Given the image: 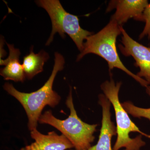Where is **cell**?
I'll list each match as a JSON object with an SVG mask.
<instances>
[{
    "mask_svg": "<svg viewBox=\"0 0 150 150\" xmlns=\"http://www.w3.org/2000/svg\"><path fill=\"white\" fill-rule=\"evenodd\" d=\"M65 59L58 52L55 53L54 65L49 79L36 91L25 93L18 91L11 84L6 83L3 87L10 95L21 103L28 118V128L30 131L36 129L41 112L46 105L54 107L58 105L61 97L53 89V83L57 73L64 68Z\"/></svg>",
    "mask_w": 150,
    "mask_h": 150,
    "instance_id": "6da1fadb",
    "label": "cell"
},
{
    "mask_svg": "<svg viewBox=\"0 0 150 150\" xmlns=\"http://www.w3.org/2000/svg\"><path fill=\"white\" fill-rule=\"evenodd\" d=\"M121 26L116 22L110 20L109 23L100 31L88 37L84 43L83 50L78 56L77 61H80L86 54H96L107 62L110 71L115 68L120 69L134 78L141 85L146 87L149 83L130 71L119 58L116 42L117 36L121 33Z\"/></svg>",
    "mask_w": 150,
    "mask_h": 150,
    "instance_id": "7a4b0ae2",
    "label": "cell"
},
{
    "mask_svg": "<svg viewBox=\"0 0 150 150\" xmlns=\"http://www.w3.org/2000/svg\"><path fill=\"white\" fill-rule=\"evenodd\" d=\"M66 103L70 110L69 116L67 119H58L51 110H48L41 115L38 122L49 124L61 131L69 140L76 150L88 149L94 140L93 134L96 131L97 125L85 123L78 117L73 103L71 87Z\"/></svg>",
    "mask_w": 150,
    "mask_h": 150,
    "instance_id": "3957f363",
    "label": "cell"
},
{
    "mask_svg": "<svg viewBox=\"0 0 150 150\" xmlns=\"http://www.w3.org/2000/svg\"><path fill=\"white\" fill-rule=\"evenodd\" d=\"M121 85V82L115 84L111 79L110 81H106L101 86L105 95L112 103L115 110L117 138L113 150H119L122 148H125L124 150H139L146 144L142 140V136L140 135L136 138L131 139L129 134L131 132H138L148 138H150V136L140 131L131 121L128 112L119 101L118 93Z\"/></svg>",
    "mask_w": 150,
    "mask_h": 150,
    "instance_id": "277c9868",
    "label": "cell"
},
{
    "mask_svg": "<svg viewBox=\"0 0 150 150\" xmlns=\"http://www.w3.org/2000/svg\"><path fill=\"white\" fill-rule=\"evenodd\" d=\"M36 4L46 10L52 23V31L46 42L48 46L53 41L54 35L58 33L63 38L67 33L76 45L79 51L83 49V41L93 33L83 29L79 24L77 16L71 14L65 10L59 0H39Z\"/></svg>",
    "mask_w": 150,
    "mask_h": 150,
    "instance_id": "5b68a950",
    "label": "cell"
},
{
    "mask_svg": "<svg viewBox=\"0 0 150 150\" xmlns=\"http://www.w3.org/2000/svg\"><path fill=\"white\" fill-rule=\"evenodd\" d=\"M122 42L118 45L121 53L126 56H132L135 60L134 65L139 67L140 71L137 76L144 77L150 84V48L146 47L135 41L121 26Z\"/></svg>",
    "mask_w": 150,
    "mask_h": 150,
    "instance_id": "8992f818",
    "label": "cell"
},
{
    "mask_svg": "<svg viewBox=\"0 0 150 150\" xmlns=\"http://www.w3.org/2000/svg\"><path fill=\"white\" fill-rule=\"evenodd\" d=\"M148 4L147 0L111 1L108 4L106 11L116 9L115 13L110 20L122 26L123 23L132 18L142 21V14Z\"/></svg>",
    "mask_w": 150,
    "mask_h": 150,
    "instance_id": "52a82bcc",
    "label": "cell"
},
{
    "mask_svg": "<svg viewBox=\"0 0 150 150\" xmlns=\"http://www.w3.org/2000/svg\"><path fill=\"white\" fill-rule=\"evenodd\" d=\"M30 136L35 142L20 150H66L74 147L63 134L59 135L54 131L44 135L36 128L31 131Z\"/></svg>",
    "mask_w": 150,
    "mask_h": 150,
    "instance_id": "ba28073f",
    "label": "cell"
},
{
    "mask_svg": "<svg viewBox=\"0 0 150 150\" xmlns=\"http://www.w3.org/2000/svg\"><path fill=\"white\" fill-rule=\"evenodd\" d=\"M99 103L102 108V126L96 144L86 150H113L111 147L112 137L117 134L116 127L111 120V103L105 95H99Z\"/></svg>",
    "mask_w": 150,
    "mask_h": 150,
    "instance_id": "9c48e42d",
    "label": "cell"
},
{
    "mask_svg": "<svg viewBox=\"0 0 150 150\" xmlns=\"http://www.w3.org/2000/svg\"><path fill=\"white\" fill-rule=\"evenodd\" d=\"M9 54L6 60L1 59V65L5 66L1 69L0 74L6 80L23 82L25 79L22 64L20 62L21 52L19 50L15 48L13 45L6 43Z\"/></svg>",
    "mask_w": 150,
    "mask_h": 150,
    "instance_id": "30bf717a",
    "label": "cell"
},
{
    "mask_svg": "<svg viewBox=\"0 0 150 150\" xmlns=\"http://www.w3.org/2000/svg\"><path fill=\"white\" fill-rule=\"evenodd\" d=\"M49 58V55L46 51L41 50L38 54H35L33 47L30 48L29 54L24 56L23 62L25 77L30 79L43 71V66Z\"/></svg>",
    "mask_w": 150,
    "mask_h": 150,
    "instance_id": "8fae6325",
    "label": "cell"
},
{
    "mask_svg": "<svg viewBox=\"0 0 150 150\" xmlns=\"http://www.w3.org/2000/svg\"><path fill=\"white\" fill-rule=\"evenodd\" d=\"M146 92L150 96V86L146 87ZM123 108L126 112L134 117L145 118L150 120V108H144L137 107L130 101H126L122 103Z\"/></svg>",
    "mask_w": 150,
    "mask_h": 150,
    "instance_id": "7c38bea8",
    "label": "cell"
},
{
    "mask_svg": "<svg viewBox=\"0 0 150 150\" xmlns=\"http://www.w3.org/2000/svg\"><path fill=\"white\" fill-rule=\"evenodd\" d=\"M142 21L145 22L146 24L144 30L139 36V39L141 40L145 36H147L149 39H150V3L148 4L143 12Z\"/></svg>",
    "mask_w": 150,
    "mask_h": 150,
    "instance_id": "4fadbf2b",
    "label": "cell"
}]
</instances>
